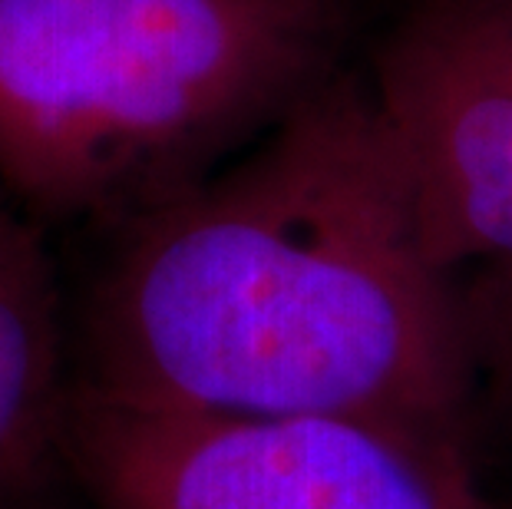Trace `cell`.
Here are the masks:
<instances>
[{"instance_id": "obj_5", "label": "cell", "mask_w": 512, "mask_h": 509, "mask_svg": "<svg viewBox=\"0 0 512 509\" xmlns=\"http://www.w3.org/2000/svg\"><path fill=\"white\" fill-rule=\"evenodd\" d=\"M53 291L34 238L0 199V480L27 460L53 391Z\"/></svg>"}, {"instance_id": "obj_4", "label": "cell", "mask_w": 512, "mask_h": 509, "mask_svg": "<svg viewBox=\"0 0 512 509\" xmlns=\"http://www.w3.org/2000/svg\"><path fill=\"white\" fill-rule=\"evenodd\" d=\"M370 103L430 262L512 275V0H417L380 43Z\"/></svg>"}, {"instance_id": "obj_3", "label": "cell", "mask_w": 512, "mask_h": 509, "mask_svg": "<svg viewBox=\"0 0 512 509\" xmlns=\"http://www.w3.org/2000/svg\"><path fill=\"white\" fill-rule=\"evenodd\" d=\"M103 509H479L450 433L354 414H199L96 397Z\"/></svg>"}, {"instance_id": "obj_2", "label": "cell", "mask_w": 512, "mask_h": 509, "mask_svg": "<svg viewBox=\"0 0 512 509\" xmlns=\"http://www.w3.org/2000/svg\"><path fill=\"white\" fill-rule=\"evenodd\" d=\"M344 0H0V186L166 202L328 80Z\"/></svg>"}, {"instance_id": "obj_1", "label": "cell", "mask_w": 512, "mask_h": 509, "mask_svg": "<svg viewBox=\"0 0 512 509\" xmlns=\"http://www.w3.org/2000/svg\"><path fill=\"white\" fill-rule=\"evenodd\" d=\"M96 397L450 433L463 324L370 93L324 80L209 189L152 205L96 305Z\"/></svg>"}]
</instances>
